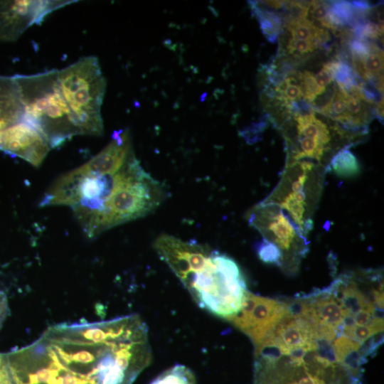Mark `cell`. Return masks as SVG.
<instances>
[{
  "label": "cell",
  "mask_w": 384,
  "mask_h": 384,
  "mask_svg": "<svg viewBox=\"0 0 384 384\" xmlns=\"http://www.w3.org/2000/svg\"><path fill=\"white\" fill-rule=\"evenodd\" d=\"M309 304L314 323L319 321L336 328L343 323L345 311L332 295L321 296Z\"/></svg>",
  "instance_id": "7c38bea8"
},
{
  "label": "cell",
  "mask_w": 384,
  "mask_h": 384,
  "mask_svg": "<svg viewBox=\"0 0 384 384\" xmlns=\"http://www.w3.org/2000/svg\"><path fill=\"white\" fill-rule=\"evenodd\" d=\"M287 314L286 304L247 291L240 311L230 320L248 335L257 348Z\"/></svg>",
  "instance_id": "ba28073f"
},
{
  "label": "cell",
  "mask_w": 384,
  "mask_h": 384,
  "mask_svg": "<svg viewBox=\"0 0 384 384\" xmlns=\"http://www.w3.org/2000/svg\"><path fill=\"white\" fill-rule=\"evenodd\" d=\"M329 170L341 178H351L360 172V164L356 156L348 149L343 148L332 157Z\"/></svg>",
  "instance_id": "5bb4252c"
},
{
  "label": "cell",
  "mask_w": 384,
  "mask_h": 384,
  "mask_svg": "<svg viewBox=\"0 0 384 384\" xmlns=\"http://www.w3.org/2000/svg\"><path fill=\"white\" fill-rule=\"evenodd\" d=\"M248 4L259 21L262 34L269 42L275 43L284 29L282 16L266 8L260 1H250Z\"/></svg>",
  "instance_id": "4fadbf2b"
},
{
  "label": "cell",
  "mask_w": 384,
  "mask_h": 384,
  "mask_svg": "<svg viewBox=\"0 0 384 384\" xmlns=\"http://www.w3.org/2000/svg\"><path fill=\"white\" fill-rule=\"evenodd\" d=\"M178 279L201 308L228 320L240 311L247 291L237 263L216 250L195 259Z\"/></svg>",
  "instance_id": "7a4b0ae2"
},
{
  "label": "cell",
  "mask_w": 384,
  "mask_h": 384,
  "mask_svg": "<svg viewBox=\"0 0 384 384\" xmlns=\"http://www.w3.org/2000/svg\"><path fill=\"white\" fill-rule=\"evenodd\" d=\"M383 329V319L375 317L372 324L368 326H360L353 324L351 326H344L343 332L345 336L363 343L371 336L381 332Z\"/></svg>",
  "instance_id": "2e32d148"
},
{
  "label": "cell",
  "mask_w": 384,
  "mask_h": 384,
  "mask_svg": "<svg viewBox=\"0 0 384 384\" xmlns=\"http://www.w3.org/2000/svg\"><path fill=\"white\" fill-rule=\"evenodd\" d=\"M23 110L14 76L0 75V133L23 119Z\"/></svg>",
  "instance_id": "8fae6325"
},
{
  "label": "cell",
  "mask_w": 384,
  "mask_h": 384,
  "mask_svg": "<svg viewBox=\"0 0 384 384\" xmlns=\"http://www.w3.org/2000/svg\"><path fill=\"white\" fill-rule=\"evenodd\" d=\"M76 1H0V41L13 42L52 11Z\"/></svg>",
  "instance_id": "9c48e42d"
},
{
  "label": "cell",
  "mask_w": 384,
  "mask_h": 384,
  "mask_svg": "<svg viewBox=\"0 0 384 384\" xmlns=\"http://www.w3.org/2000/svg\"><path fill=\"white\" fill-rule=\"evenodd\" d=\"M149 384H196V376L187 366L176 364L163 371Z\"/></svg>",
  "instance_id": "9a60e30c"
},
{
  "label": "cell",
  "mask_w": 384,
  "mask_h": 384,
  "mask_svg": "<svg viewBox=\"0 0 384 384\" xmlns=\"http://www.w3.org/2000/svg\"><path fill=\"white\" fill-rule=\"evenodd\" d=\"M261 261L267 264H273L282 267L283 256L280 249L274 243L262 238L256 248Z\"/></svg>",
  "instance_id": "ac0fdd59"
},
{
  "label": "cell",
  "mask_w": 384,
  "mask_h": 384,
  "mask_svg": "<svg viewBox=\"0 0 384 384\" xmlns=\"http://www.w3.org/2000/svg\"><path fill=\"white\" fill-rule=\"evenodd\" d=\"M6 354L15 384H132L152 358L147 326L135 314L56 324Z\"/></svg>",
  "instance_id": "6da1fadb"
},
{
  "label": "cell",
  "mask_w": 384,
  "mask_h": 384,
  "mask_svg": "<svg viewBox=\"0 0 384 384\" xmlns=\"http://www.w3.org/2000/svg\"><path fill=\"white\" fill-rule=\"evenodd\" d=\"M283 27L294 39H316L321 28L314 26L308 19L301 18L284 22Z\"/></svg>",
  "instance_id": "e0dca14e"
},
{
  "label": "cell",
  "mask_w": 384,
  "mask_h": 384,
  "mask_svg": "<svg viewBox=\"0 0 384 384\" xmlns=\"http://www.w3.org/2000/svg\"><path fill=\"white\" fill-rule=\"evenodd\" d=\"M265 6L275 10L283 9L284 1H260Z\"/></svg>",
  "instance_id": "cb8c5ba5"
},
{
  "label": "cell",
  "mask_w": 384,
  "mask_h": 384,
  "mask_svg": "<svg viewBox=\"0 0 384 384\" xmlns=\"http://www.w3.org/2000/svg\"><path fill=\"white\" fill-rule=\"evenodd\" d=\"M58 82L81 134L99 136L103 133L101 107L106 80L97 57L80 58L57 70Z\"/></svg>",
  "instance_id": "5b68a950"
},
{
  "label": "cell",
  "mask_w": 384,
  "mask_h": 384,
  "mask_svg": "<svg viewBox=\"0 0 384 384\" xmlns=\"http://www.w3.org/2000/svg\"><path fill=\"white\" fill-rule=\"evenodd\" d=\"M326 167L306 160L285 164L279 181L262 201L279 206L306 237L322 193Z\"/></svg>",
  "instance_id": "8992f818"
},
{
  "label": "cell",
  "mask_w": 384,
  "mask_h": 384,
  "mask_svg": "<svg viewBox=\"0 0 384 384\" xmlns=\"http://www.w3.org/2000/svg\"><path fill=\"white\" fill-rule=\"evenodd\" d=\"M50 149L44 136L23 119L0 133V150L22 158L34 166L41 164Z\"/></svg>",
  "instance_id": "30bf717a"
},
{
  "label": "cell",
  "mask_w": 384,
  "mask_h": 384,
  "mask_svg": "<svg viewBox=\"0 0 384 384\" xmlns=\"http://www.w3.org/2000/svg\"><path fill=\"white\" fill-rule=\"evenodd\" d=\"M314 80L321 92L334 81V72L330 61L323 64L321 69L314 75Z\"/></svg>",
  "instance_id": "44dd1931"
},
{
  "label": "cell",
  "mask_w": 384,
  "mask_h": 384,
  "mask_svg": "<svg viewBox=\"0 0 384 384\" xmlns=\"http://www.w3.org/2000/svg\"><path fill=\"white\" fill-rule=\"evenodd\" d=\"M166 196L164 186L144 170L134 154L113 175L111 193L95 221L91 238L145 216L154 211Z\"/></svg>",
  "instance_id": "277c9868"
},
{
  "label": "cell",
  "mask_w": 384,
  "mask_h": 384,
  "mask_svg": "<svg viewBox=\"0 0 384 384\" xmlns=\"http://www.w3.org/2000/svg\"><path fill=\"white\" fill-rule=\"evenodd\" d=\"M361 343L343 335L334 340L333 348L337 362L342 364L344 358L350 353L358 351ZM343 365V364H342Z\"/></svg>",
  "instance_id": "d6986e66"
},
{
  "label": "cell",
  "mask_w": 384,
  "mask_h": 384,
  "mask_svg": "<svg viewBox=\"0 0 384 384\" xmlns=\"http://www.w3.org/2000/svg\"><path fill=\"white\" fill-rule=\"evenodd\" d=\"M23 106V120L36 127L51 149L81 134L60 90L57 70L14 75Z\"/></svg>",
  "instance_id": "3957f363"
},
{
  "label": "cell",
  "mask_w": 384,
  "mask_h": 384,
  "mask_svg": "<svg viewBox=\"0 0 384 384\" xmlns=\"http://www.w3.org/2000/svg\"><path fill=\"white\" fill-rule=\"evenodd\" d=\"M336 87V83L333 81L326 87L325 90L321 94L316 96L310 103V105L314 112H320L321 110L329 105L334 98Z\"/></svg>",
  "instance_id": "ffe728a7"
},
{
  "label": "cell",
  "mask_w": 384,
  "mask_h": 384,
  "mask_svg": "<svg viewBox=\"0 0 384 384\" xmlns=\"http://www.w3.org/2000/svg\"><path fill=\"white\" fill-rule=\"evenodd\" d=\"M246 218L263 239L276 245L282 251V267L287 272H295L301 258L308 250L307 238L279 206L260 202L250 208Z\"/></svg>",
  "instance_id": "52a82bcc"
},
{
  "label": "cell",
  "mask_w": 384,
  "mask_h": 384,
  "mask_svg": "<svg viewBox=\"0 0 384 384\" xmlns=\"http://www.w3.org/2000/svg\"><path fill=\"white\" fill-rule=\"evenodd\" d=\"M8 314V304L5 294L0 291V329Z\"/></svg>",
  "instance_id": "603a6c76"
},
{
  "label": "cell",
  "mask_w": 384,
  "mask_h": 384,
  "mask_svg": "<svg viewBox=\"0 0 384 384\" xmlns=\"http://www.w3.org/2000/svg\"><path fill=\"white\" fill-rule=\"evenodd\" d=\"M0 384H15L6 353H0Z\"/></svg>",
  "instance_id": "7402d4cb"
}]
</instances>
